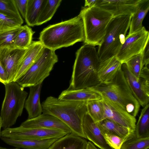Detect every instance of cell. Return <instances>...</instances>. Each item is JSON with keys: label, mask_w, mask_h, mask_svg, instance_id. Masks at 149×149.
I'll return each mask as SVG.
<instances>
[{"label": "cell", "mask_w": 149, "mask_h": 149, "mask_svg": "<svg viewBox=\"0 0 149 149\" xmlns=\"http://www.w3.org/2000/svg\"><path fill=\"white\" fill-rule=\"evenodd\" d=\"M122 65L116 56L101 62L97 71L100 83L108 84L111 82L121 68Z\"/></svg>", "instance_id": "cell-18"}, {"label": "cell", "mask_w": 149, "mask_h": 149, "mask_svg": "<svg viewBox=\"0 0 149 149\" xmlns=\"http://www.w3.org/2000/svg\"><path fill=\"white\" fill-rule=\"evenodd\" d=\"M87 143L84 138L71 133L58 139L48 149H86Z\"/></svg>", "instance_id": "cell-21"}, {"label": "cell", "mask_w": 149, "mask_h": 149, "mask_svg": "<svg viewBox=\"0 0 149 149\" xmlns=\"http://www.w3.org/2000/svg\"><path fill=\"white\" fill-rule=\"evenodd\" d=\"M42 83L29 87V93L26 100L24 107L28 114V119H31L42 114V110L40 101Z\"/></svg>", "instance_id": "cell-20"}, {"label": "cell", "mask_w": 149, "mask_h": 149, "mask_svg": "<svg viewBox=\"0 0 149 149\" xmlns=\"http://www.w3.org/2000/svg\"><path fill=\"white\" fill-rule=\"evenodd\" d=\"M125 63L129 71L139 80L144 66L143 63L141 53L132 56Z\"/></svg>", "instance_id": "cell-31"}, {"label": "cell", "mask_w": 149, "mask_h": 149, "mask_svg": "<svg viewBox=\"0 0 149 149\" xmlns=\"http://www.w3.org/2000/svg\"><path fill=\"white\" fill-rule=\"evenodd\" d=\"M0 13L15 20L21 25L23 23L14 0H0Z\"/></svg>", "instance_id": "cell-29"}, {"label": "cell", "mask_w": 149, "mask_h": 149, "mask_svg": "<svg viewBox=\"0 0 149 149\" xmlns=\"http://www.w3.org/2000/svg\"><path fill=\"white\" fill-rule=\"evenodd\" d=\"M1 127H2V121L1 118V117L0 116V138L1 136Z\"/></svg>", "instance_id": "cell-41"}, {"label": "cell", "mask_w": 149, "mask_h": 149, "mask_svg": "<svg viewBox=\"0 0 149 149\" xmlns=\"http://www.w3.org/2000/svg\"><path fill=\"white\" fill-rule=\"evenodd\" d=\"M149 148V137L137 138L134 135L125 141L120 149H147Z\"/></svg>", "instance_id": "cell-32"}, {"label": "cell", "mask_w": 149, "mask_h": 149, "mask_svg": "<svg viewBox=\"0 0 149 149\" xmlns=\"http://www.w3.org/2000/svg\"><path fill=\"white\" fill-rule=\"evenodd\" d=\"M140 0H98L95 6L110 13L113 18L133 15Z\"/></svg>", "instance_id": "cell-14"}, {"label": "cell", "mask_w": 149, "mask_h": 149, "mask_svg": "<svg viewBox=\"0 0 149 149\" xmlns=\"http://www.w3.org/2000/svg\"><path fill=\"white\" fill-rule=\"evenodd\" d=\"M62 1L61 0H45L38 18L36 25H41L51 19Z\"/></svg>", "instance_id": "cell-27"}, {"label": "cell", "mask_w": 149, "mask_h": 149, "mask_svg": "<svg viewBox=\"0 0 149 149\" xmlns=\"http://www.w3.org/2000/svg\"><path fill=\"white\" fill-rule=\"evenodd\" d=\"M5 95L1 111L2 127L10 128L21 116L28 93L16 82L5 85Z\"/></svg>", "instance_id": "cell-7"}, {"label": "cell", "mask_w": 149, "mask_h": 149, "mask_svg": "<svg viewBox=\"0 0 149 149\" xmlns=\"http://www.w3.org/2000/svg\"><path fill=\"white\" fill-rule=\"evenodd\" d=\"M143 65H148L149 63V41L148 42L141 53Z\"/></svg>", "instance_id": "cell-37"}, {"label": "cell", "mask_w": 149, "mask_h": 149, "mask_svg": "<svg viewBox=\"0 0 149 149\" xmlns=\"http://www.w3.org/2000/svg\"><path fill=\"white\" fill-rule=\"evenodd\" d=\"M86 149H98L91 141L88 142Z\"/></svg>", "instance_id": "cell-40"}, {"label": "cell", "mask_w": 149, "mask_h": 149, "mask_svg": "<svg viewBox=\"0 0 149 149\" xmlns=\"http://www.w3.org/2000/svg\"><path fill=\"white\" fill-rule=\"evenodd\" d=\"M103 135L107 143L113 149H120L123 143L126 141L115 135L107 133Z\"/></svg>", "instance_id": "cell-35"}, {"label": "cell", "mask_w": 149, "mask_h": 149, "mask_svg": "<svg viewBox=\"0 0 149 149\" xmlns=\"http://www.w3.org/2000/svg\"><path fill=\"white\" fill-rule=\"evenodd\" d=\"M149 10V0H140L132 16L129 34L135 32L143 27L142 22Z\"/></svg>", "instance_id": "cell-24"}, {"label": "cell", "mask_w": 149, "mask_h": 149, "mask_svg": "<svg viewBox=\"0 0 149 149\" xmlns=\"http://www.w3.org/2000/svg\"><path fill=\"white\" fill-rule=\"evenodd\" d=\"M83 23L85 44L99 46L105 34L107 26L113 18L107 11L94 6L84 7L79 14Z\"/></svg>", "instance_id": "cell-6"}, {"label": "cell", "mask_w": 149, "mask_h": 149, "mask_svg": "<svg viewBox=\"0 0 149 149\" xmlns=\"http://www.w3.org/2000/svg\"><path fill=\"white\" fill-rule=\"evenodd\" d=\"M17 7L21 15L24 19L28 0H14Z\"/></svg>", "instance_id": "cell-36"}, {"label": "cell", "mask_w": 149, "mask_h": 149, "mask_svg": "<svg viewBox=\"0 0 149 149\" xmlns=\"http://www.w3.org/2000/svg\"><path fill=\"white\" fill-rule=\"evenodd\" d=\"M68 134L58 129L26 128L20 126L3 129L1 131V136L15 140H44L59 139Z\"/></svg>", "instance_id": "cell-9"}, {"label": "cell", "mask_w": 149, "mask_h": 149, "mask_svg": "<svg viewBox=\"0 0 149 149\" xmlns=\"http://www.w3.org/2000/svg\"><path fill=\"white\" fill-rule=\"evenodd\" d=\"M132 17L123 15L113 17L111 20L97 51L101 62L118 54L125 42Z\"/></svg>", "instance_id": "cell-5"}, {"label": "cell", "mask_w": 149, "mask_h": 149, "mask_svg": "<svg viewBox=\"0 0 149 149\" xmlns=\"http://www.w3.org/2000/svg\"><path fill=\"white\" fill-rule=\"evenodd\" d=\"M21 26L16 28L0 33V48L11 47L17 36L22 29Z\"/></svg>", "instance_id": "cell-33"}, {"label": "cell", "mask_w": 149, "mask_h": 149, "mask_svg": "<svg viewBox=\"0 0 149 149\" xmlns=\"http://www.w3.org/2000/svg\"><path fill=\"white\" fill-rule=\"evenodd\" d=\"M58 98L61 100L86 102L92 100L102 99L101 96L90 87L78 89L68 88L61 93Z\"/></svg>", "instance_id": "cell-19"}, {"label": "cell", "mask_w": 149, "mask_h": 149, "mask_svg": "<svg viewBox=\"0 0 149 149\" xmlns=\"http://www.w3.org/2000/svg\"><path fill=\"white\" fill-rule=\"evenodd\" d=\"M90 88L135 117L138 113L140 105L133 95L121 68L110 83H100Z\"/></svg>", "instance_id": "cell-4"}, {"label": "cell", "mask_w": 149, "mask_h": 149, "mask_svg": "<svg viewBox=\"0 0 149 149\" xmlns=\"http://www.w3.org/2000/svg\"><path fill=\"white\" fill-rule=\"evenodd\" d=\"M22 26L19 22L0 13V33Z\"/></svg>", "instance_id": "cell-34"}, {"label": "cell", "mask_w": 149, "mask_h": 149, "mask_svg": "<svg viewBox=\"0 0 149 149\" xmlns=\"http://www.w3.org/2000/svg\"><path fill=\"white\" fill-rule=\"evenodd\" d=\"M34 32L27 25L23 26L10 47L20 49L27 48L32 41Z\"/></svg>", "instance_id": "cell-28"}, {"label": "cell", "mask_w": 149, "mask_h": 149, "mask_svg": "<svg viewBox=\"0 0 149 149\" xmlns=\"http://www.w3.org/2000/svg\"><path fill=\"white\" fill-rule=\"evenodd\" d=\"M101 62L95 46L85 44L76 52L70 86L68 88L78 89L100 83L97 71Z\"/></svg>", "instance_id": "cell-3"}, {"label": "cell", "mask_w": 149, "mask_h": 149, "mask_svg": "<svg viewBox=\"0 0 149 149\" xmlns=\"http://www.w3.org/2000/svg\"><path fill=\"white\" fill-rule=\"evenodd\" d=\"M121 69L132 93L140 105L144 107L149 104V80L140 78L138 80L128 70L125 63Z\"/></svg>", "instance_id": "cell-13"}, {"label": "cell", "mask_w": 149, "mask_h": 149, "mask_svg": "<svg viewBox=\"0 0 149 149\" xmlns=\"http://www.w3.org/2000/svg\"><path fill=\"white\" fill-rule=\"evenodd\" d=\"M102 99L104 108L103 120L110 119L134 132L136 123L135 117L116 103L104 98L102 97Z\"/></svg>", "instance_id": "cell-11"}, {"label": "cell", "mask_w": 149, "mask_h": 149, "mask_svg": "<svg viewBox=\"0 0 149 149\" xmlns=\"http://www.w3.org/2000/svg\"><path fill=\"white\" fill-rule=\"evenodd\" d=\"M20 126L26 128H41L60 130L68 133H72L70 128L56 117L49 114H42L35 118L27 119Z\"/></svg>", "instance_id": "cell-15"}, {"label": "cell", "mask_w": 149, "mask_h": 149, "mask_svg": "<svg viewBox=\"0 0 149 149\" xmlns=\"http://www.w3.org/2000/svg\"><path fill=\"white\" fill-rule=\"evenodd\" d=\"M83 130L86 137L100 149H113L107 143L97 123L87 113L83 121Z\"/></svg>", "instance_id": "cell-16"}, {"label": "cell", "mask_w": 149, "mask_h": 149, "mask_svg": "<svg viewBox=\"0 0 149 149\" xmlns=\"http://www.w3.org/2000/svg\"><path fill=\"white\" fill-rule=\"evenodd\" d=\"M97 123L103 134H111L126 140L134 135V132L110 119H105Z\"/></svg>", "instance_id": "cell-22"}, {"label": "cell", "mask_w": 149, "mask_h": 149, "mask_svg": "<svg viewBox=\"0 0 149 149\" xmlns=\"http://www.w3.org/2000/svg\"><path fill=\"white\" fill-rule=\"evenodd\" d=\"M86 102L61 100L50 96L42 103V112L53 116L64 123L72 133L86 139L83 130V123L87 113Z\"/></svg>", "instance_id": "cell-2"}, {"label": "cell", "mask_w": 149, "mask_h": 149, "mask_svg": "<svg viewBox=\"0 0 149 149\" xmlns=\"http://www.w3.org/2000/svg\"><path fill=\"white\" fill-rule=\"evenodd\" d=\"M0 149H19L17 148H7L0 146Z\"/></svg>", "instance_id": "cell-42"}, {"label": "cell", "mask_w": 149, "mask_h": 149, "mask_svg": "<svg viewBox=\"0 0 149 149\" xmlns=\"http://www.w3.org/2000/svg\"><path fill=\"white\" fill-rule=\"evenodd\" d=\"M0 82L4 85L8 83V78L5 70L0 62Z\"/></svg>", "instance_id": "cell-38"}, {"label": "cell", "mask_w": 149, "mask_h": 149, "mask_svg": "<svg viewBox=\"0 0 149 149\" xmlns=\"http://www.w3.org/2000/svg\"><path fill=\"white\" fill-rule=\"evenodd\" d=\"M40 41L43 46L52 50L84 42L82 19L79 15L69 20L50 25L40 33Z\"/></svg>", "instance_id": "cell-1"}, {"label": "cell", "mask_w": 149, "mask_h": 149, "mask_svg": "<svg viewBox=\"0 0 149 149\" xmlns=\"http://www.w3.org/2000/svg\"><path fill=\"white\" fill-rule=\"evenodd\" d=\"M143 107L134 132V137L137 138L149 137V104Z\"/></svg>", "instance_id": "cell-26"}, {"label": "cell", "mask_w": 149, "mask_h": 149, "mask_svg": "<svg viewBox=\"0 0 149 149\" xmlns=\"http://www.w3.org/2000/svg\"><path fill=\"white\" fill-rule=\"evenodd\" d=\"M147 149H149V148H148Z\"/></svg>", "instance_id": "cell-43"}, {"label": "cell", "mask_w": 149, "mask_h": 149, "mask_svg": "<svg viewBox=\"0 0 149 149\" xmlns=\"http://www.w3.org/2000/svg\"><path fill=\"white\" fill-rule=\"evenodd\" d=\"M86 107L87 113L95 122L97 123L103 120L104 108L102 99L88 101Z\"/></svg>", "instance_id": "cell-30"}, {"label": "cell", "mask_w": 149, "mask_h": 149, "mask_svg": "<svg viewBox=\"0 0 149 149\" xmlns=\"http://www.w3.org/2000/svg\"><path fill=\"white\" fill-rule=\"evenodd\" d=\"M44 46L40 41H32L20 63L13 81L24 75L37 59Z\"/></svg>", "instance_id": "cell-17"}, {"label": "cell", "mask_w": 149, "mask_h": 149, "mask_svg": "<svg viewBox=\"0 0 149 149\" xmlns=\"http://www.w3.org/2000/svg\"><path fill=\"white\" fill-rule=\"evenodd\" d=\"M98 0H86L85 1L84 7L91 8L95 6Z\"/></svg>", "instance_id": "cell-39"}, {"label": "cell", "mask_w": 149, "mask_h": 149, "mask_svg": "<svg viewBox=\"0 0 149 149\" xmlns=\"http://www.w3.org/2000/svg\"><path fill=\"white\" fill-rule=\"evenodd\" d=\"M27 48L6 47L0 48V62L7 73L8 83L13 81L18 65Z\"/></svg>", "instance_id": "cell-12"}, {"label": "cell", "mask_w": 149, "mask_h": 149, "mask_svg": "<svg viewBox=\"0 0 149 149\" xmlns=\"http://www.w3.org/2000/svg\"><path fill=\"white\" fill-rule=\"evenodd\" d=\"M149 41V32L144 26L126 36L125 42L116 56L122 64L132 56L142 53Z\"/></svg>", "instance_id": "cell-10"}, {"label": "cell", "mask_w": 149, "mask_h": 149, "mask_svg": "<svg viewBox=\"0 0 149 149\" xmlns=\"http://www.w3.org/2000/svg\"><path fill=\"white\" fill-rule=\"evenodd\" d=\"M55 51L44 47L35 63L16 82L23 88L42 83L58 61Z\"/></svg>", "instance_id": "cell-8"}, {"label": "cell", "mask_w": 149, "mask_h": 149, "mask_svg": "<svg viewBox=\"0 0 149 149\" xmlns=\"http://www.w3.org/2000/svg\"><path fill=\"white\" fill-rule=\"evenodd\" d=\"M7 144L19 149H48L57 139L44 140H15L1 136L0 138Z\"/></svg>", "instance_id": "cell-23"}, {"label": "cell", "mask_w": 149, "mask_h": 149, "mask_svg": "<svg viewBox=\"0 0 149 149\" xmlns=\"http://www.w3.org/2000/svg\"><path fill=\"white\" fill-rule=\"evenodd\" d=\"M45 0H28L24 19L27 25H36L37 20Z\"/></svg>", "instance_id": "cell-25"}]
</instances>
